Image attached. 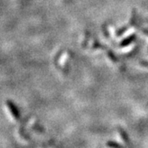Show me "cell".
<instances>
[{
    "label": "cell",
    "mask_w": 148,
    "mask_h": 148,
    "mask_svg": "<svg viewBox=\"0 0 148 148\" xmlns=\"http://www.w3.org/2000/svg\"><path fill=\"white\" fill-rule=\"evenodd\" d=\"M106 146L109 148H124L122 144L114 141H108L106 143Z\"/></svg>",
    "instance_id": "6da1fadb"
},
{
    "label": "cell",
    "mask_w": 148,
    "mask_h": 148,
    "mask_svg": "<svg viewBox=\"0 0 148 148\" xmlns=\"http://www.w3.org/2000/svg\"><path fill=\"white\" fill-rule=\"evenodd\" d=\"M118 131L119 132V134H120V137L126 143H129V138H128V135H127V133L122 127H119V129H118Z\"/></svg>",
    "instance_id": "7a4b0ae2"
},
{
    "label": "cell",
    "mask_w": 148,
    "mask_h": 148,
    "mask_svg": "<svg viewBox=\"0 0 148 148\" xmlns=\"http://www.w3.org/2000/svg\"><path fill=\"white\" fill-rule=\"evenodd\" d=\"M9 108H10V110L12 112V116L16 119H19V114H18V111L16 109V107L13 105H12V104H9Z\"/></svg>",
    "instance_id": "3957f363"
}]
</instances>
